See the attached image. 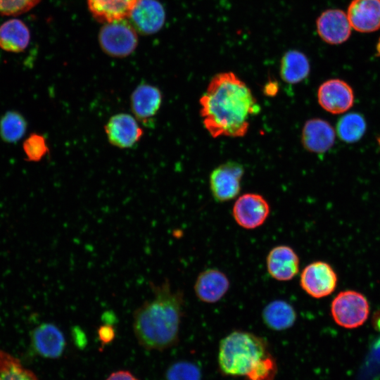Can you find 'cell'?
Wrapping results in <instances>:
<instances>
[{"instance_id":"obj_1","label":"cell","mask_w":380,"mask_h":380,"mask_svg":"<svg viewBox=\"0 0 380 380\" xmlns=\"http://www.w3.org/2000/svg\"><path fill=\"white\" fill-rule=\"evenodd\" d=\"M203 124L213 138L242 137L260 111L251 89L232 72L214 75L199 100Z\"/></svg>"},{"instance_id":"obj_2","label":"cell","mask_w":380,"mask_h":380,"mask_svg":"<svg viewBox=\"0 0 380 380\" xmlns=\"http://www.w3.org/2000/svg\"><path fill=\"white\" fill-rule=\"evenodd\" d=\"M150 288L153 297L133 312V331L141 346L162 351L179 341L184 295L181 289H172L167 279L160 284L150 282Z\"/></svg>"},{"instance_id":"obj_3","label":"cell","mask_w":380,"mask_h":380,"mask_svg":"<svg viewBox=\"0 0 380 380\" xmlns=\"http://www.w3.org/2000/svg\"><path fill=\"white\" fill-rule=\"evenodd\" d=\"M271 353L267 341L252 332L234 330L221 339L217 362L222 375L245 377Z\"/></svg>"},{"instance_id":"obj_4","label":"cell","mask_w":380,"mask_h":380,"mask_svg":"<svg viewBox=\"0 0 380 380\" xmlns=\"http://www.w3.org/2000/svg\"><path fill=\"white\" fill-rule=\"evenodd\" d=\"M99 41L108 56L124 58L135 50L138 37L133 25L125 18L106 23L99 32Z\"/></svg>"},{"instance_id":"obj_5","label":"cell","mask_w":380,"mask_h":380,"mask_svg":"<svg viewBox=\"0 0 380 380\" xmlns=\"http://www.w3.org/2000/svg\"><path fill=\"white\" fill-rule=\"evenodd\" d=\"M331 313L338 325L354 329L362 325L367 319L369 305L362 293L352 290L343 291L332 300Z\"/></svg>"},{"instance_id":"obj_6","label":"cell","mask_w":380,"mask_h":380,"mask_svg":"<svg viewBox=\"0 0 380 380\" xmlns=\"http://www.w3.org/2000/svg\"><path fill=\"white\" fill-rule=\"evenodd\" d=\"M243 166L228 161L215 168L210 175V189L216 201L225 202L236 198L241 191Z\"/></svg>"},{"instance_id":"obj_7","label":"cell","mask_w":380,"mask_h":380,"mask_svg":"<svg viewBox=\"0 0 380 380\" xmlns=\"http://www.w3.org/2000/svg\"><path fill=\"white\" fill-rule=\"evenodd\" d=\"M270 213V206L261 195L247 193L239 196L232 208V215L236 224L246 229L262 226Z\"/></svg>"},{"instance_id":"obj_8","label":"cell","mask_w":380,"mask_h":380,"mask_svg":"<svg viewBox=\"0 0 380 380\" xmlns=\"http://www.w3.org/2000/svg\"><path fill=\"white\" fill-rule=\"evenodd\" d=\"M337 275L330 265L315 261L305 266L300 276L302 289L315 298L330 295L337 285Z\"/></svg>"},{"instance_id":"obj_9","label":"cell","mask_w":380,"mask_h":380,"mask_svg":"<svg viewBox=\"0 0 380 380\" xmlns=\"http://www.w3.org/2000/svg\"><path fill=\"white\" fill-rule=\"evenodd\" d=\"M109 143L121 149L131 148L143 137L144 131L134 115L119 113L112 115L104 126Z\"/></svg>"},{"instance_id":"obj_10","label":"cell","mask_w":380,"mask_h":380,"mask_svg":"<svg viewBox=\"0 0 380 380\" xmlns=\"http://www.w3.org/2000/svg\"><path fill=\"white\" fill-rule=\"evenodd\" d=\"M163 102V94L156 86L142 82L130 95V108L134 117L146 127L154 124Z\"/></svg>"},{"instance_id":"obj_11","label":"cell","mask_w":380,"mask_h":380,"mask_svg":"<svg viewBox=\"0 0 380 380\" xmlns=\"http://www.w3.org/2000/svg\"><path fill=\"white\" fill-rule=\"evenodd\" d=\"M319 106L331 114H340L348 110L354 103L352 87L345 81L331 79L323 82L317 90Z\"/></svg>"},{"instance_id":"obj_12","label":"cell","mask_w":380,"mask_h":380,"mask_svg":"<svg viewBox=\"0 0 380 380\" xmlns=\"http://www.w3.org/2000/svg\"><path fill=\"white\" fill-rule=\"evenodd\" d=\"M230 281L217 268H208L198 275L194 286L196 298L205 303H215L228 292Z\"/></svg>"},{"instance_id":"obj_13","label":"cell","mask_w":380,"mask_h":380,"mask_svg":"<svg viewBox=\"0 0 380 380\" xmlns=\"http://www.w3.org/2000/svg\"><path fill=\"white\" fill-rule=\"evenodd\" d=\"M319 36L329 44H340L350 36L351 25L347 14L339 9H329L321 13L316 21Z\"/></svg>"},{"instance_id":"obj_14","label":"cell","mask_w":380,"mask_h":380,"mask_svg":"<svg viewBox=\"0 0 380 380\" xmlns=\"http://www.w3.org/2000/svg\"><path fill=\"white\" fill-rule=\"evenodd\" d=\"M299 257L286 245L273 247L266 258V267L272 278L279 281L291 280L299 272Z\"/></svg>"},{"instance_id":"obj_15","label":"cell","mask_w":380,"mask_h":380,"mask_svg":"<svg viewBox=\"0 0 380 380\" xmlns=\"http://www.w3.org/2000/svg\"><path fill=\"white\" fill-rule=\"evenodd\" d=\"M336 132L326 120L312 118L307 120L301 133L303 147L311 153H324L334 144Z\"/></svg>"},{"instance_id":"obj_16","label":"cell","mask_w":380,"mask_h":380,"mask_svg":"<svg viewBox=\"0 0 380 380\" xmlns=\"http://www.w3.org/2000/svg\"><path fill=\"white\" fill-rule=\"evenodd\" d=\"M31 341L36 352L47 358H58L63 353L65 338L62 331L53 323H43L33 329Z\"/></svg>"},{"instance_id":"obj_17","label":"cell","mask_w":380,"mask_h":380,"mask_svg":"<svg viewBox=\"0 0 380 380\" xmlns=\"http://www.w3.org/2000/svg\"><path fill=\"white\" fill-rule=\"evenodd\" d=\"M350 24L360 32H372L380 28V0H353L347 11Z\"/></svg>"},{"instance_id":"obj_18","label":"cell","mask_w":380,"mask_h":380,"mask_svg":"<svg viewBox=\"0 0 380 380\" xmlns=\"http://www.w3.org/2000/svg\"><path fill=\"white\" fill-rule=\"evenodd\" d=\"M129 17L136 30L142 34H150L157 32L163 27L165 13L157 0H140Z\"/></svg>"},{"instance_id":"obj_19","label":"cell","mask_w":380,"mask_h":380,"mask_svg":"<svg viewBox=\"0 0 380 380\" xmlns=\"http://www.w3.org/2000/svg\"><path fill=\"white\" fill-rule=\"evenodd\" d=\"M261 317L264 324L268 329L281 331L293 326L297 314L291 303L282 299H276L264 307Z\"/></svg>"},{"instance_id":"obj_20","label":"cell","mask_w":380,"mask_h":380,"mask_svg":"<svg viewBox=\"0 0 380 380\" xmlns=\"http://www.w3.org/2000/svg\"><path fill=\"white\" fill-rule=\"evenodd\" d=\"M140 0H87L92 15L99 21L107 23L129 17Z\"/></svg>"},{"instance_id":"obj_21","label":"cell","mask_w":380,"mask_h":380,"mask_svg":"<svg viewBox=\"0 0 380 380\" xmlns=\"http://www.w3.org/2000/svg\"><path fill=\"white\" fill-rule=\"evenodd\" d=\"M30 33L20 20L10 19L0 25V48L4 51L20 53L28 46Z\"/></svg>"},{"instance_id":"obj_22","label":"cell","mask_w":380,"mask_h":380,"mask_svg":"<svg viewBox=\"0 0 380 380\" xmlns=\"http://www.w3.org/2000/svg\"><path fill=\"white\" fill-rule=\"evenodd\" d=\"M310 65L306 56L297 50L286 51L281 59L280 76L285 82L294 84L309 75Z\"/></svg>"},{"instance_id":"obj_23","label":"cell","mask_w":380,"mask_h":380,"mask_svg":"<svg viewBox=\"0 0 380 380\" xmlns=\"http://www.w3.org/2000/svg\"><path fill=\"white\" fill-rule=\"evenodd\" d=\"M366 130V122L357 113H349L342 116L336 125V134L340 139L346 143L360 140Z\"/></svg>"},{"instance_id":"obj_24","label":"cell","mask_w":380,"mask_h":380,"mask_svg":"<svg viewBox=\"0 0 380 380\" xmlns=\"http://www.w3.org/2000/svg\"><path fill=\"white\" fill-rule=\"evenodd\" d=\"M27 127V121L21 113L8 111L0 119V137L4 142L16 143L25 135Z\"/></svg>"},{"instance_id":"obj_25","label":"cell","mask_w":380,"mask_h":380,"mask_svg":"<svg viewBox=\"0 0 380 380\" xmlns=\"http://www.w3.org/2000/svg\"><path fill=\"white\" fill-rule=\"evenodd\" d=\"M0 380H38L19 360L0 350Z\"/></svg>"},{"instance_id":"obj_26","label":"cell","mask_w":380,"mask_h":380,"mask_svg":"<svg viewBox=\"0 0 380 380\" xmlns=\"http://www.w3.org/2000/svg\"><path fill=\"white\" fill-rule=\"evenodd\" d=\"M25 159L29 162H39L49 153V147L44 135L34 132L30 134L23 143Z\"/></svg>"},{"instance_id":"obj_27","label":"cell","mask_w":380,"mask_h":380,"mask_svg":"<svg viewBox=\"0 0 380 380\" xmlns=\"http://www.w3.org/2000/svg\"><path fill=\"white\" fill-rule=\"evenodd\" d=\"M166 380H201V371L194 363L179 361L170 365L165 374Z\"/></svg>"},{"instance_id":"obj_28","label":"cell","mask_w":380,"mask_h":380,"mask_svg":"<svg viewBox=\"0 0 380 380\" xmlns=\"http://www.w3.org/2000/svg\"><path fill=\"white\" fill-rule=\"evenodd\" d=\"M277 364L270 353L263 358L245 377V380H274L277 373Z\"/></svg>"},{"instance_id":"obj_29","label":"cell","mask_w":380,"mask_h":380,"mask_svg":"<svg viewBox=\"0 0 380 380\" xmlns=\"http://www.w3.org/2000/svg\"><path fill=\"white\" fill-rule=\"evenodd\" d=\"M41 0H0V14L17 15L27 12Z\"/></svg>"},{"instance_id":"obj_30","label":"cell","mask_w":380,"mask_h":380,"mask_svg":"<svg viewBox=\"0 0 380 380\" xmlns=\"http://www.w3.org/2000/svg\"><path fill=\"white\" fill-rule=\"evenodd\" d=\"M99 340L103 344L110 343L115 336V330L113 324L104 323L97 330Z\"/></svg>"},{"instance_id":"obj_31","label":"cell","mask_w":380,"mask_h":380,"mask_svg":"<svg viewBox=\"0 0 380 380\" xmlns=\"http://www.w3.org/2000/svg\"><path fill=\"white\" fill-rule=\"evenodd\" d=\"M106 380H139L131 372L127 370H119L113 372Z\"/></svg>"},{"instance_id":"obj_32","label":"cell","mask_w":380,"mask_h":380,"mask_svg":"<svg viewBox=\"0 0 380 380\" xmlns=\"http://www.w3.org/2000/svg\"><path fill=\"white\" fill-rule=\"evenodd\" d=\"M279 87L276 82L270 81L266 84L264 88V92L267 96H274L278 91Z\"/></svg>"},{"instance_id":"obj_33","label":"cell","mask_w":380,"mask_h":380,"mask_svg":"<svg viewBox=\"0 0 380 380\" xmlns=\"http://www.w3.org/2000/svg\"><path fill=\"white\" fill-rule=\"evenodd\" d=\"M104 323L113 324L116 321V317L112 311H106L102 315Z\"/></svg>"},{"instance_id":"obj_34","label":"cell","mask_w":380,"mask_h":380,"mask_svg":"<svg viewBox=\"0 0 380 380\" xmlns=\"http://www.w3.org/2000/svg\"><path fill=\"white\" fill-rule=\"evenodd\" d=\"M379 145H380V139H379Z\"/></svg>"}]
</instances>
